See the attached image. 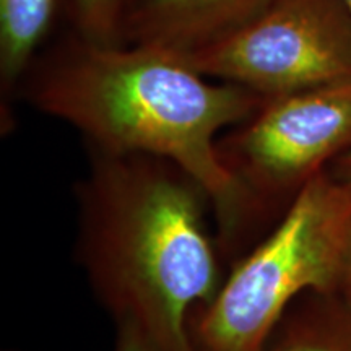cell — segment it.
I'll return each mask as SVG.
<instances>
[{"mask_svg":"<svg viewBox=\"0 0 351 351\" xmlns=\"http://www.w3.org/2000/svg\"><path fill=\"white\" fill-rule=\"evenodd\" d=\"M114 351H160L142 328L132 322L116 324Z\"/></svg>","mask_w":351,"mask_h":351,"instance_id":"10","label":"cell"},{"mask_svg":"<svg viewBox=\"0 0 351 351\" xmlns=\"http://www.w3.org/2000/svg\"><path fill=\"white\" fill-rule=\"evenodd\" d=\"M263 351H351V306L337 293L293 302Z\"/></svg>","mask_w":351,"mask_h":351,"instance_id":"8","label":"cell"},{"mask_svg":"<svg viewBox=\"0 0 351 351\" xmlns=\"http://www.w3.org/2000/svg\"><path fill=\"white\" fill-rule=\"evenodd\" d=\"M69 0H0V122L13 127V103L34 59L47 46Z\"/></svg>","mask_w":351,"mask_h":351,"instance_id":"7","label":"cell"},{"mask_svg":"<svg viewBox=\"0 0 351 351\" xmlns=\"http://www.w3.org/2000/svg\"><path fill=\"white\" fill-rule=\"evenodd\" d=\"M271 0H129L122 46H145L187 60L251 23Z\"/></svg>","mask_w":351,"mask_h":351,"instance_id":"6","label":"cell"},{"mask_svg":"<svg viewBox=\"0 0 351 351\" xmlns=\"http://www.w3.org/2000/svg\"><path fill=\"white\" fill-rule=\"evenodd\" d=\"M88 160L75 184V257L91 291L160 351H195L189 319L228 271L208 192L160 156L88 150Z\"/></svg>","mask_w":351,"mask_h":351,"instance_id":"2","label":"cell"},{"mask_svg":"<svg viewBox=\"0 0 351 351\" xmlns=\"http://www.w3.org/2000/svg\"><path fill=\"white\" fill-rule=\"evenodd\" d=\"M20 98L77 129L86 150L142 153L181 166L212 199L226 265L249 251L247 210L217 142L261 108V96L213 80L165 51L104 46L70 28L39 52Z\"/></svg>","mask_w":351,"mask_h":351,"instance_id":"1","label":"cell"},{"mask_svg":"<svg viewBox=\"0 0 351 351\" xmlns=\"http://www.w3.org/2000/svg\"><path fill=\"white\" fill-rule=\"evenodd\" d=\"M217 150L244 199L252 247L307 181L351 152V80L263 99Z\"/></svg>","mask_w":351,"mask_h":351,"instance_id":"4","label":"cell"},{"mask_svg":"<svg viewBox=\"0 0 351 351\" xmlns=\"http://www.w3.org/2000/svg\"><path fill=\"white\" fill-rule=\"evenodd\" d=\"M7 351H13V350H7Z\"/></svg>","mask_w":351,"mask_h":351,"instance_id":"14","label":"cell"},{"mask_svg":"<svg viewBox=\"0 0 351 351\" xmlns=\"http://www.w3.org/2000/svg\"><path fill=\"white\" fill-rule=\"evenodd\" d=\"M339 295L351 306V238L348 244V251H346V257H345L343 275H341Z\"/></svg>","mask_w":351,"mask_h":351,"instance_id":"11","label":"cell"},{"mask_svg":"<svg viewBox=\"0 0 351 351\" xmlns=\"http://www.w3.org/2000/svg\"><path fill=\"white\" fill-rule=\"evenodd\" d=\"M341 2H343V5L346 7V10H348L350 15H351V0H341Z\"/></svg>","mask_w":351,"mask_h":351,"instance_id":"13","label":"cell"},{"mask_svg":"<svg viewBox=\"0 0 351 351\" xmlns=\"http://www.w3.org/2000/svg\"><path fill=\"white\" fill-rule=\"evenodd\" d=\"M328 169L332 171L333 174L339 176L343 181L351 182V152L341 155L339 160H335L333 163L328 166Z\"/></svg>","mask_w":351,"mask_h":351,"instance_id":"12","label":"cell"},{"mask_svg":"<svg viewBox=\"0 0 351 351\" xmlns=\"http://www.w3.org/2000/svg\"><path fill=\"white\" fill-rule=\"evenodd\" d=\"M351 238V182L320 171L282 217L232 262L208 304L189 319L195 351H263L293 302L340 291Z\"/></svg>","mask_w":351,"mask_h":351,"instance_id":"3","label":"cell"},{"mask_svg":"<svg viewBox=\"0 0 351 351\" xmlns=\"http://www.w3.org/2000/svg\"><path fill=\"white\" fill-rule=\"evenodd\" d=\"M129 0H69L70 28L104 46H122V20Z\"/></svg>","mask_w":351,"mask_h":351,"instance_id":"9","label":"cell"},{"mask_svg":"<svg viewBox=\"0 0 351 351\" xmlns=\"http://www.w3.org/2000/svg\"><path fill=\"white\" fill-rule=\"evenodd\" d=\"M186 62L263 99L351 80V15L341 0H271L251 23Z\"/></svg>","mask_w":351,"mask_h":351,"instance_id":"5","label":"cell"}]
</instances>
